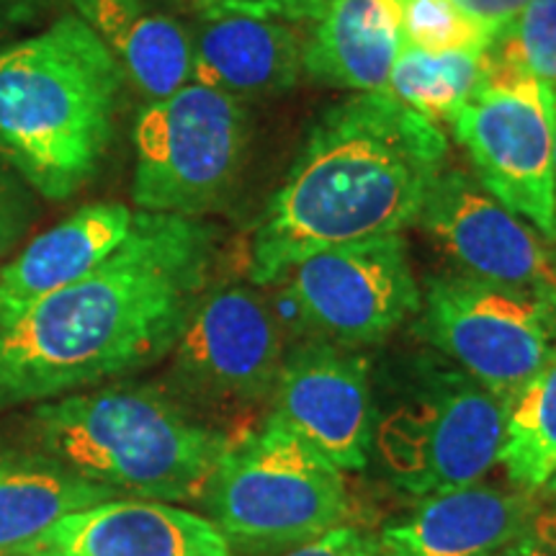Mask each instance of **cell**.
Segmentation results:
<instances>
[{"instance_id": "cell-1", "label": "cell", "mask_w": 556, "mask_h": 556, "mask_svg": "<svg viewBox=\"0 0 556 556\" xmlns=\"http://www.w3.org/2000/svg\"><path fill=\"white\" fill-rule=\"evenodd\" d=\"M214 255L204 219L137 212L101 266L0 319V409L93 389L170 353Z\"/></svg>"}, {"instance_id": "cell-2", "label": "cell", "mask_w": 556, "mask_h": 556, "mask_svg": "<svg viewBox=\"0 0 556 556\" xmlns=\"http://www.w3.org/2000/svg\"><path fill=\"white\" fill-rule=\"evenodd\" d=\"M448 165L441 124L387 90L351 93L317 116L250 238V278L276 283L323 250L415 225Z\"/></svg>"}, {"instance_id": "cell-3", "label": "cell", "mask_w": 556, "mask_h": 556, "mask_svg": "<svg viewBox=\"0 0 556 556\" xmlns=\"http://www.w3.org/2000/svg\"><path fill=\"white\" fill-rule=\"evenodd\" d=\"M127 73L78 16L0 50V155L47 199H70L101 168Z\"/></svg>"}, {"instance_id": "cell-4", "label": "cell", "mask_w": 556, "mask_h": 556, "mask_svg": "<svg viewBox=\"0 0 556 556\" xmlns=\"http://www.w3.org/2000/svg\"><path fill=\"white\" fill-rule=\"evenodd\" d=\"M29 435L39 454L116 495L204 500L229 438L152 387L83 389L37 402Z\"/></svg>"}, {"instance_id": "cell-5", "label": "cell", "mask_w": 556, "mask_h": 556, "mask_svg": "<svg viewBox=\"0 0 556 556\" xmlns=\"http://www.w3.org/2000/svg\"><path fill=\"white\" fill-rule=\"evenodd\" d=\"M204 500L227 544L253 554L289 552L351 516L340 469L276 415L229 441Z\"/></svg>"}, {"instance_id": "cell-6", "label": "cell", "mask_w": 556, "mask_h": 556, "mask_svg": "<svg viewBox=\"0 0 556 556\" xmlns=\"http://www.w3.org/2000/svg\"><path fill=\"white\" fill-rule=\"evenodd\" d=\"M248 148L245 103L189 80L139 111L131 201L139 212L201 219L238 186Z\"/></svg>"}, {"instance_id": "cell-7", "label": "cell", "mask_w": 556, "mask_h": 556, "mask_svg": "<svg viewBox=\"0 0 556 556\" xmlns=\"http://www.w3.org/2000/svg\"><path fill=\"white\" fill-rule=\"evenodd\" d=\"M417 312L420 336L507 405L556 358V294L433 276Z\"/></svg>"}, {"instance_id": "cell-8", "label": "cell", "mask_w": 556, "mask_h": 556, "mask_svg": "<svg viewBox=\"0 0 556 556\" xmlns=\"http://www.w3.org/2000/svg\"><path fill=\"white\" fill-rule=\"evenodd\" d=\"M448 124L479 184L556 245L552 90L497 52L490 83Z\"/></svg>"}, {"instance_id": "cell-9", "label": "cell", "mask_w": 556, "mask_h": 556, "mask_svg": "<svg viewBox=\"0 0 556 556\" xmlns=\"http://www.w3.org/2000/svg\"><path fill=\"white\" fill-rule=\"evenodd\" d=\"M507 402L467 374H443L379 428L392 482L413 497L479 484L505 443Z\"/></svg>"}, {"instance_id": "cell-10", "label": "cell", "mask_w": 556, "mask_h": 556, "mask_svg": "<svg viewBox=\"0 0 556 556\" xmlns=\"http://www.w3.org/2000/svg\"><path fill=\"white\" fill-rule=\"evenodd\" d=\"M276 283L304 328L345 348L387 340L417 315L422 299L402 232L323 250Z\"/></svg>"}, {"instance_id": "cell-11", "label": "cell", "mask_w": 556, "mask_h": 556, "mask_svg": "<svg viewBox=\"0 0 556 556\" xmlns=\"http://www.w3.org/2000/svg\"><path fill=\"white\" fill-rule=\"evenodd\" d=\"M283 353L281 319L268 299L225 283L193 304L173 345V381L204 405H255L274 392Z\"/></svg>"}, {"instance_id": "cell-12", "label": "cell", "mask_w": 556, "mask_h": 556, "mask_svg": "<svg viewBox=\"0 0 556 556\" xmlns=\"http://www.w3.org/2000/svg\"><path fill=\"white\" fill-rule=\"evenodd\" d=\"M415 225L464 276L556 294V261L544 238L469 170L446 165L438 173Z\"/></svg>"}, {"instance_id": "cell-13", "label": "cell", "mask_w": 556, "mask_h": 556, "mask_svg": "<svg viewBox=\"0 0 556 556\" xmlns=\"http://www.w3.org/2000/svg\"><path fill=\"white\" fill-rule=\"evenodd\" d=\"M274 415L340 471H361L374 446L368 361L323 338L294 345L283 353Z\"/></svg>"}, {"instance_id": "cell-14", "label": "cell", "mask_w": 556, "mask_h": 556, "mask_svg": "<svg viewBox=\"0 0 556 556\" xmlns=\"http://www.w3.org/2000/svg\"><path fill=\"white\" fill-rule=\"evenodd\" d=\"M531 492L471 484L420 500L405 520L381 531V556H523L536 548Z\"/></svg>"}, {"instance_id": "cell-15", "label": "cell", "mask_w": 556, "mask_h": 556, "mask_svg": "<svg viewBox=\"0 0 556 556\" xmlns=\"http://www.w3.org/2000/svg\"><path fill=\"white\" fill-rule=\"evenodd\" d=\"M29 556H232L208 518L157 500H103L70 513L31 544Z\"/></svg>"}, {"instance_id": "cell-16", "label": "cell", "mask_w": 556, "mask_h": 556, "mask_svg": "<svg viewBox=\"0 0 556 556\" xmlns=\"http://www.w3.org/2000/svg\"><path fill=\"white\" fill-rule=\"evenodd\" d=\"M191 54V80L242 103L287 93L304 75V39L294 24L276 18L201 13Z\"/></svg>"}, {"instance_id": "cell-17", "label": "cell", "mask_w": 556, "mask_h": 556, "mask_svg": "<svg viewBox=\"0 0 556 556\" xmlns=\"http://www.w3.org/2000/svg\"><path fill=\"white\" fill-rule=\"evenodd\" d=\"M135 214L124 204H90L34 238L0 270V319L101 266L127 240Z\"/></svg>"}, {"instance_id": "cell-18", "label": "cell", "mask_w": 556, "mask_h": 556, "mask_svg": "<svg viewBox=\"0 0 556 556\" xmlns=\"http://www.w3.org/2000/svg\"><path fill=\"white\" fill-rule=\"evenodd\" d=\"M400 0H328L304 41V75L351 93L384 90L402 50Z\"/></svg>"}, {"instance_id": "cell-19", "label": "cell", "mask_w": 556, "mask_h": 556, "mask_svg": "<svg viewBox=\"0 0 556 556\" xmlns=\"http://www.w3.org/2000/svg\"><path fill=\"white\" fill-rule=\"evenodd\" d=\"M150 101L191 80V34L155 0H70Z\"/></svg>"}, {"instance_id": "cell-20", "label": "cell", "mask_w": 556, "mask_h": 556, "mask_svg": "<svg viewBox=\"0 0 556 556\" xmlns=\"http://www.w3.org/2000/svg\"><path fill=\"white\" fill-rule=\"evenodd\" d=\"M114 495L47 454L0 443V552L31 544L60 518Z\"/></svg>"}, {"instance_id": "cell-21", "label": "cell", "mask_w": 556, "mask_h": 556, "mask_svg": "<svg viewBox=\"0 0 556 556\" xmlns=\"http://www.w3.org/2000/svg\"><path fill=\"white\" fill-rule=\"evenodd\" d=\"M495 67V45L486 50H420L402 45L384 90L428 119L448 122L490 83Z\"/></svg>"}, {"instance_id": "cell-22", "label": "cell", "mask_w": 556, "mask_h": 556, "mask_svg": "<svg viewBox=\"0 0 556 556\" xmlns=\"http://www.w3.org/2000/svg\"><path fill=\"white\" fill-rule=\"evenodd\" d=\"M500 464L507 479L531 495L556 471V358L507 407Z\"/></svg>"}, {"instance_id": "cell-23", "label": "cell", "mask_w": 556, "mask_h": 556, "mask_svg": "<svg viewBox=\"0 0 556 556\" xmlns=\"http://www.w3.org/2000/svg\"><path fill=\"white\" fill-rule=\"evenodd\" d=\"M402 45L420 50H486L495 45L482 26L451 0H400Z\"/></svg>"}, {"instance_id": "cell-24", "label": "cell", "mask_w": 556, "mask_h": 556, "mask_svg": "<svg viewBox=\"0 0 556 556\" xmlns=\"http://www.w3.org/2000/svg\"><path fill=\"white\" fill-rule=\"evenodd\" d=\"M495 47L556 93V0H531Z\"/></svg>"}, {"instance_id": "cell-25", "label": "cell", "mask_w": 556, "mask_h": 556, "mask_svg": "<svg viewBox=\"0 0 556 556\" xmlns=\"http://www.w3.org/2000/svg\"><path fill=\"white\" fill-rule=\"evenodd\" d=\"M201 13H242L287 21V24H307L323 13L328 0H193Z\"/></svg>"}, {"instance_id": "cell-26", "label": "cell", "mask_w": 556, "mask_h": 556, "mask_svg": "<svg viewBox=\"0 0 556 556\" xmlns=\"http://www.w3.org/2000/svg\"><path fill=\"white\" fill-rule=\"evenodd\" d=\"M283 556H381L379 541L353 526H338L307 544L289 548Z\"/></svg>"}, {"instance_id": "cell-27", "label": "cell", "mask_w": 556, "mask_h": 556, "mask_svg": "<svg viewBox=\"0 0 556 556\" xmlns=\"http://www.w3.org/2000/svg\"><path fill=\"white\" fill-rule=\"evenodd\" d=\"M451 3L477 26H482L490 37L500 39L516 24L531 0H451Z\"/></svg>"}, {"instance_id": "cell-28", "label": "cell", "mask_w": 556, "mask_h": 556, "mask_svg": "<svg viewBox=\"0 0 556 556\" xmlns=\"http://www.w3.org/2000/svg\"><path fill=\"white\" fill-rule=\"evenodd\" d=\"M533 541H536V546L556 554V505L552 510H539L536 520H533Z\"/></svg>"}, {"instance_id": "cell-29", "label": "cell", "mask_w": 556, "mask_h": 556, "mask_svg": "<svg viewBox=\"0 0 556 556\" xmlns=\"http://www.w3.org/2000/svg\"><path fill=\"white\" fill-rule=\"evenodd\" d=\"M5 214H9V206H5V197H3V186H0V238H3L5 227H9V219H5Z\"/></svg>"}, {"instance_id": "cell-30", "label": "cell", "mask_w": 556, "mask_h": 556, "mask_svg": "<svg viewBox=\"0 0 556 556\" xmlns=\"http://www.w3.org/2000/svg\"><path fill=\"white\" fill-rule=\"evenodd\" d=\"M541 490H544V492H546V497L552 500V503L556 505V471L552 475V479H548V482H546L544 486H541Z\"/></svg>"}, {"instance_id": "cell-31", "label": "cell", "mask_w": 556, "mask_h": 556, "mask_svg": "<svg viewBox=\"0 0 556 556\" xmlns=\"http://www.w3.org/2000/svg\"><path fill=\"white\" fill-rule=\"evenodd\" d=\"M554 199H556V93H554Z\"/></svg>"}, {"instance_id": "cell-32", "label": "cell", "mask_w": 556, "mask_h": 556, "mask_svg": "<svg viewBox=\"0 0 556 556\" xmlns=\"http://www.w3.org/2000/svg\"><path fill=\"white\" fill-rule=\"evenodd\" d=\"M0 556H29V554H24V552H0Z\"/></svg>"}, {"instance_id": "cell-33", "label": "cell", "mask_w": 556, "mask_h": 556, "mask_svg": "<svg viewBox=\"0 0 556 556\" xmlns=\"http://www.w3.org/2000/svg\"><path fill=\"white\" fill-rule=\"evenodd\" d=\"M536 548H539V546H536ZM536 548H531V552H528V554H523V556H531L533 552H536Z\"/></svg>"}, {"instance_id": "cell-34", "label": "cell", "mask_w": 556, "mask_h": 556, "mask_svg": "<svg viewBox=\"0 0 556 556\" xmlns=\"http://www.w3.org/2000/svg\"><path fill=\"white\" fill-rule=\"evenodd\" d=\"M531 556H544V554H539V548H536V552H533Z\"/></svg>"}]
</instances>
